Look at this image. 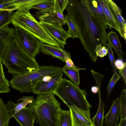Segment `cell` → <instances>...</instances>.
<instances>
[{"label": "cell", "mask_w": 126, "mask_h": 126, "mask_svg": "<svg viewBox=\"0 0 126 126\" xmlns=\"http://www.w3.org/2000/svg\"><path fill=\"white\" fill-rule=\"evenodd\" d=\"M66 9L67 15L73 20L77 28L78 38L92 61L97 56V46L107 48L106 24L96 12L91 0H68Z\"/></svg>", "instance_id": "cell-1"}, {"label": "cell", "mask_w": 126, "mask_h": 126, "mask_svg": "<svg viewBox=\"0 0 126 126\" xmlns=\"http://www.w3.org/2000/svg\"><path fill=\"white\" fill-rule=\"evenodd\" d=\"M2 61L8 72L13 76L31 72L40 66L35 58L25 52L15 38L7 47Z\"/></svg>", "instance_id": "cell-2"}, {"label": "cell", "mask_w": 126, "mask_h": 126, "mask_svg": "<svg viewBox=\"0 0 126 126\" xmlns=\"http://www.w3.org/2000/svg\"><path fill=\"white\" fill-rule=\"evenodd\" d=\"M53 93L38 94L28 107L33 111L37 124L41 126H57L58 111L61 103Z\"/></svg>", "instance_id": "cell-3"}, {"label": "cell", "mask_w": 126, "mask_h": 126, "mask_svg": "<svg viewBox=\"0 0 126 126\" xmlns=\"http://www.w3.org/2000/svg\"><path fill=\"white\" fill-rule=\"evenodd\" d=\"M58 96L68 107L74 105L81 109L90 110L91 106L86 98L87 93L70 80L62 78L52 93Z\"/></svg>", "instance_id": "cell-4"}, {"label": "cell", "mask_w": 126, "mask_h": 126, "mask_svg": "<svg viewBox=\"0 0 126 126\" xmlns=\"http://www.w3.org/2000/svg\"><path fill=\"white\" fill-rule=\"evenodd\" d=\"M63 72L62 68L53 65L40 66L31 72L13 76L9 82L11 86L20 93L32 92L35 83L44 77Z\"/></svg>", "instance_id": "cell-5"}, {"label": "cell", "mask_w": 126, "mask_h": 126, "mask_svg": "<svg viewBox=\"0 0 126 126\" xmlns=\"http://www.w3.org/2000/svg\"><path fill=\"white\" fill-rule=\"evenodd\" d=\"M11 23L18 24L38 39L41 44L43 43L59 46L55 40L44 30L39 22L29 12L17 11L14 12L11 19Z\"/></svg>", "instance_id": "cell-6"}, {"label": "cell", "mask_w": 126, "mask_h": 126, "mask_svg": "<svg viewBox=\"0 0 126 126\" xmlns=\"http://www.w3.org/2000/svg\"><path fill=\"white\" fill-rule=\"evenodd\" d=\"M15 28V38L25 52L35 58L40 51L39 40L18 24L12 23Z\"/></svg>", "instance_id": "cell-7"}, {"label": "cell", "mask_w": 126, "mask_h": 126, "mask_svg": "<svg viewBox=\"0 0 126 126\" xmlns=\"http://www.w3.org/2000/svg\"><path fill=\"white\" fill-rule=\"evenodd\" d=\"M39 22L46 32L58 43L59 47L64 49L67 39L71 37L69 31H65L62 25L57 23L43 20L40 21Z\"/></svg>", "instance_id": "cell-8"}, {"label": "cell", "mask_w": 126, "mask_h": 126, "mask_svg": "<svg viewBox=\"0 0 126 126\" xmlns=\"http://www.w3.org/2000/svg\"><path fill=\"white\" fill-rule=\"evenodd\" d=\"M64 74L62 72L44 77L35 83L32 92L37 94L52 93Z\"/></svg>", "instance_id": "cell-9"}, {"label": "cell", "mask_w": 126, "mask_h": 126, "mask_svg": "<svg viewBox=\"0 0 126 126\" xmlns=\"http://www.w3.org/2000/svg\"><path fill=\"white\" fill-rule=\"evenodd\" d=\"M68 107L70 111L72 126H93L90 110H84L74 105Z\"/></svg>", "instance_id": "cell-10"}, {"label": "cell", "mask_w": 126, "mask_h": 126, "mask_svg": "<svg viewBox=\"0 0 126 126\" xmlns=\"http://www.w3.org/2000/svg\"><path fill=\"white\" fill-rule=\"evenodd\" d=\"M9 24L0 27V60L1 61L8 45L15 38V30L10 28Z\"/></svg>", "instance_id": "cell-11"}, {"label": "cell", "mask_w": 126, "mask_h": 126, "mask_svg": "<svg viewBox=\"0 0 126 126\" xmlns=\"http://www.w3.org/2000/svg\"><path fill=\"white\" fill-rule=\"evenodd\" d=\"M14 117L20 126H34L35 117L32 110L26 107L13 115Z\"/></svg>", "instance_id": "cell-12"}, {"label": "cell", "mask_w": 126, "mask_h": 126, "mask_svg": "<svg viewBox=\"0 0 126 126\" xmlns=\"http://www.w3.org/2000/svg\"><path fill=\"white\" fill-rule=\"evenodd\" d=\"M120 113V101L118 97L113 101L110 110L104 116L106 126H118L117 122Z\"/></svg>", "instance_id": "cell-13"}, {"label": "cell", "mask_w": 126, "mask_h": 126, "mask_svg": "<svg viewBox=\"0 0 126 126\" xmlns=\"http://www.w3.org/2000/svg\"><path fill=\"white\" fill-rule=\"evenodd\" d=\"M107 1L119 25L123 38L126 40V22L122 16V11L113 1L111 0H107Z\"/></svg>", "instance_id": "cell-14"}, {"label": "cell", "mask_w": 126, "mask_h": 126, "mask_svg": "<svg viewBox=\"0 0 126 126\" xmlns=\"http://www.w3.org/2000/svg\"><path fill=\"white\" fill-rule=\"evenodd\" d=\"M35 99L33 96H23L17 101H22L20 103H15L11 101H8L6 106L12 117L13 115L24 108Z\"/></svg>", "instance_id": "cell-15"}, {"label": "cell", "mask_w": 126, "mask_h": 126, "mask_svg": "<svg viewBox=\"0 0 126 126\" xmlns=\"http://www.w3.org/2000/svg\"><path fill=\"white\" fill-rule=\"evenodd\" d=\"M40 50L42 53L56 58L65 63L63 54L64 50L59 46H55L43 43L41 44Z\"/></svg>", "instance_id": "cell-16"}, {"label": "cell", "mask_w": 126, "mask_h": 126, "mask_svg": "<svg viewBox=\"0 0 126 126\" xmlns=\"http://www.w3.org/2000/svg\"><path fill=\"white\" fill-rule=\"evenodd\" d=\"M99 1L102 7L108 20L109 24V29H114L119 32L120 35L123 38L119 25L114 17L107 0H99Z\"/></svg>", "instance_id": "cell-17"}, {"label": "cell", "mask_w": 126, "mask_h": 126, "mask_svg": "<svg viewBox=\"0 0 126 126\" xmlns=\"http://www.w3.org/2000/svg\"><path fill=\"white\" fill-rule=\"evenodd\" d=\"M65 17L63 14L55 12L45 13L40 15L38 18L40 21L57 23L63 26L66 24Z\"/></svg>", "instance_id": "cell-18"}, {"label": "cell", "mask_w": 126, "mask_h": 126, "mask_svg": "<svg viewBox=\"0 0 126 126\" xmlns=\"http://www.w3.org/2000/svg\"><path fill=\"white\" fill-rule=\"evenodd\" d=\"M108 41L114 50L119 58L122 59L123 55L121 42L116 32L111 31L107 35Z\"/></svg>", "instance_id": "cell-19"}, {"label": "cell", "mask_w": 126, "mask_h": 126, "mask_svg": "<svg viewBox=\"0 0 126 126\" xmlns=\"http://www.w3.org/2000/svg\"><path fill=\"white\" fill-rule=\"evenodd\" d=\"M54 0H48V1L41 3L32 6V8L37 9L36 12V16L39 17L40 15L45 13L55 12L53 6Z\"/></svg>", "instance_id": "cell-20"}, {"label": "cell", "mask_w": 126, "mask_h": 126, "mask_svg": "<svg viewBox=\"0 0 126 126\" xmlns=\"http://www.w3.org/2000/svg\"><path fill=\"white\" fill-rule=\"evenodd\" d=\"M57 126H72L70 111L59 108L58 110Z\"/></svg>", "instance_id": "cell-21"}, {"label": "cell", "mask_w": 126, "mask_h": 126, "mask_svg": "<svg viewBox=\"0 0 126 126\" xmlns=\"http://www.w3.org/2000/svg\"><path fill=\"white\" fill-rule=\"evenodd\" d=\"M11 118L6 104L0 97V126H9Z\"/></svg>", "instance_id": "cell-22"}, {"label": "cell", "mask_w": 126, "mask_h": 126, "mask_svg": "<svg viewBox=\"0 0 126 126\" xmlns=\"http://www.w3.org/2000/svg\"><path fill=\"white\" fill-rule=\"evenodd\" d=\"M63 71L70 79V81L77 87L80 84L79 70L67 67L65 64L62 67Z\"/></svg>", "instance_id": "cell-23"}, {"label": "cell", "mask_w": 126, "mask_h": 126, "mask_svg": "<svg viewBox=\"0 0 126 126\" xmlns=\"http://www.w3.org/2000/svg\"><path fill=\"white\" fill-rule=\"evenodd\" d=\"M104 103L99 98V102L97 112L92 118L93 126H103L104 116Z\"/></svg>", "instance_id": "cell-24"}, {"label": "cell", "mask_w": 126, "mask_h": 126, "mask_svg": "<svg viewBox=\"0 0 126 126\" xmlns=\"http://www.w3.org/2000/svg\"><path fill=\"white\" fill-rule=\"evenodd\" d=\"M14 11L12 9H0V27L11 23V19Z\"/></svg>", "instance_id": "cell-25"}, {"label": "cell", "mask_w": 126, "mask_h": 126, "mask_svg": "<svg viewBox=\"0 0 126 126\" xmlns=\"http://www.w3.org/2000/svg\"><path fill=\"white\" fill-rule=\"evenodd\" d=\"M65 21L68 27L70 35L73 39L78 38L77 28L72 19L67 15H65Z\"/></svg>", "instance_id": "cell-26"}, {"label": "cell", "mask_w": 126, "mask_h": 126, "mask_svg": "<svg viewBox=\"0 0 126 126\" xmlns=\"http://www.w3.org/2000/svg\"><path fill=\"white\" fill-rule=\"evenodd\" d=\"M120 120L126 119V89H123L120 96Z\"/></svg>", "instance_id": "cell-27"}, {"label": "cell", "mask_w": 126, "mask_h": 126, "mask_svg": "<svg viewBox=\"0 0 126 126\" xmlns=\"http://www.w3.org/2000/svg\"><path fill=\"white\" fill-rule=\"evenodd\" d=\"M91 1L97 14L104 21L106 25H108L109 27V24L108 20L99 0H91Z\"/></svg>", "instance_id": "cell-28"}, {"label": "cell", "mask_w": 126, "mask_h": 126, "mask_svg": "<svg viewBox=\"0 0 126 126\" xmlns=\"http://www.w3.org/2000/svg\"><path fill=\"white\" fill-rule=\"evenodd\" d=\"M68 0H54L53 6L54 10L56 12L63 14L66 9Z\"/></svg>", "instance_id": "cell-29"}, {"label": "cell", "mask_w": 126, "mask_h": 126, "mask_svg": "<svg viewBox=\"0 0 126 126\" xmlns=\"http://www.w3.org/2000/svg\"><path fill=\"white\" fill-rule=\"evenodd\" d=\"M117 71L114 72L112 77L108 83L107 89L108 93L107 99L108 98L115 84L120 79V76L118 74Z\"/></svg>", "instance_id": "cell-30"}, {"label": "cell", "mask_w": 126, "mask_h": 126, "mask_svg": "<svg viewBox=\"0 0 126 126\" xmlns=\"http://www.w3.org/2000/svg\"><path fill=\"white\" fill-rule=\"evenodd\" d=\"M63 54L66 66L68 67H72L75 69L79 70H86L85 68H78L74 65L73 62L70 58V56L68 52L64 50Z\"/></svg>", "instance_id": "cell-31"}, {"label": "cell", "mask_w": 126, "mask_h": 126, "mask_svg": "<svg viewBox=\"0 0 126 126\" xmlns=\"http://www.w3.org/2000/svg\"><path fill=\"white\" fill-rule=\"evenodd\" d=\"M106 48L107 50V54L109 55L111 62L113 71V72L115 71H117L115 65V60L112 47L109 43H107Z\"/></svg>", "instance_id": "cell-32"}, {"label": "cell", "mask_w": 126, "mask_h": 126, "mask_svg": "<svg viewBox=\"0 0 126 126\" xmlns=\"http://www.w3.org/2000/svg\"><path fill=\"white\" fill-rule=\"evenodd\" d=\"M2 62L0 60V86L9 87V82L5 77L4 75Z\"/></svg>", "instance_id": "cell-33"}, {"label": "cell", "mask_w": 126, "mask_h": 126, "mask_svg": "<svg viewBox=\"0 0 126 126\" xmlns=\"http://www.w3.org/2000/svg\"><path fill=\"white\" fill-rule=\"evenodd\" d=\"M92 74L94 76L97 85V87L98 89L99 95L100 94V87L101 82L104 76L100 73L96 72L94 70H91Z\"/></svg>", "instance_id": "cell-34"}, {"label": "cell", "mask_w": 126, "mask_h": 126, "mask_svg": "<svg viewBox=\"0 0 126 126\" xmlns=\"http://www.w3.org/2000/svg\"><path fill=\"white\" fill-rule=\"evenodd\" d=\"M97 56L100 57H102L106 56L107 54V48L104 47H102L100 46H97L95 50Z\"/></svg>", "instance_id": "cell-35"}, {"label": "cell", "mask_w": 126, "mask_h": 126, "mask_svg": "<svg viewBox=\"0 0 126 126\" xmlns=\"http://www.w3.org/2000/svg\"><path fill=\"white\" fill-rule=\"evenodd\" d=\"M115 65L116 68L120 70L126 66V63L125 62H124L122 59L119 58L115 61Z\"/></svg>", "instance_id": "cell-36"}, {"label": "cell", "mask_w": 126, "mask_h": 126, "mask_svg": "<svg viewBox=\"0 0 126 126\" xmlns=\"http://www.w3.org/2000/svg\"><path fill=\"white\" fill-rule=\"evenodd\" d=\"M118 72L119 74L122 77L125 83H126V66L121 69L119 70Z\"/></svg>", "instance_id": "cell-37"}, {"label": "cell", "mask_w": 126, "mask_h": 126, "mask_svg": "<svg viewBox=\"0 0 126 126\" xmlns=\"http://www.w3.org/2000/svg\"><path fill=\"white\" fill-rule=\"evenodd\" d=\"M10 92L9 87L6 86H0V94L8 93Z\"/></svg>", "instance_id": "cell-38"}, {"label": "cell", "mask_w": 126, "mask_h": 126, "mask_svg": "<svg viewBox=\"0 0 126 126\" xmlns=\"http://www.w3.org/2000/svg\"><path fill=\"white\" fill-rule=\"evenodd\" d=\"M91 90L93 93L96 94L98 91V89L97 86H93L91 88Z\"/></svg>", "instance_id": "cell-39"}, {"label": "cell", "mask_w": 126, "mask_h": 126, "mask_svg": "<svg viewBox=\"0 0 126 126\" xmlns=\"http://www.w3.org/2000/svg\"><path fill=\"white\" fill-rule=\"evenodd\" d=\"M118 126H126V119L120 120Z\"/></svg>", "instance_id": "cell-40"}]
</instances>
